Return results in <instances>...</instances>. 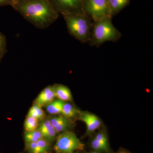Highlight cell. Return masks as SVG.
<instances>
[{"label": "cell", "instance_id": "cb8c5ba5", "mask_svg": "<svg viewBox=\"0 0 153 153\" xmlns=\"http://www.w3.org/2000/svg\"><path fill=\"white\" fill-rule=\"evenodd\" d=\"M87 153H99L98 152H95V151H94V152H90Z\"/></svg>", "mask_w": 153, "mask_h": 153}, {"label": "cell", "instance_id": "7c38bea8", "mask_svg": "<svg viewBox=\"0 0 153 153\" xmlns=\"http://www.w3.org/2000/svg\"><path fill=\"white\" fill-rule=\"evenodd\" d=\"M65 102L60 100H55L46 106V110L49 114L57 115L61 114Z\"/></svg>", "mask_w": 153, "mask_h": 153}, {"label": "cell", "instance_id": "8fae6325", "mask_svg": "<svg viewBox=\"0 0 153 153\" xmlns=\"http://www.w3.org/2000/svg\"><path fill=\"white\" fill-rule=\"evenodd\" d=\"M130 0H108L111 17L115 16L128 4Z\"/></svg>", "mask_w": 153, "mask_h": 153}, {"label": "cell", "instance_id": "44dd1931", "mask_svg": "<svg viewBox=\"0 0 153 153\" xmlns=\"http://www.w3.org/2000/svg\"><path fill=\"white\" fill-rule=\"evenodd\" d=\"M14 4L13 0H0V6L10 5L12 6Z\"/></svg>", "mask_w": 153, "mask_h": 153}, {"label": "cell", "instance_id": "6da1fadb", "mask_svg": "<svg viewBox=\"0 0 153 153\" xmlns=\"http://www.w3.org/2000/svg\"><path fill=\"white\" fill-rule=\"evenodd\" d=\"M36 27L44 30L58 19L59 13L49 0H22L12 6Z\"/></svg>", "mask_w": 153, "mask_h": 153}, {"label": "cell", "instance_id": "ac0fdd59", "mask_svg": "<svg viewBox=\"0 0 153 153\" xmlns=\"http://www.w3.org/2000/svg\"><path fill=\"white\" fill-rule=\"evenodd\" d=\"M7 52L6 36L0 32V63Z\"/></svg>", "mask_w": 153, "mask_h": 153}, {"label": "cell", "instance_id": "e0dca14e", "mask_svg": "<svg viewBox=\"0 0 153 153\" xmlns=\"http://www.w3.org/2000/svg\"><path fill=\"white\" fill-rule=\"evenodd\" d=\"M39 120L35 118L27 117L25 122V127L26 131H32L38 128Z\"/></svg>", "mask_w": 153, "mask_h": 153}, {"label": "cell", "instance_id": "ba28073f", "mask_svg": "<svg viewBox=\"0 0 153 153\" xmlns=\"http://www.w3.org/2000/svg\"><path fill=\"white\" fill-rule=\"evenodd\" d=\"M49 120L57 133L68 131V129L73 126L71 119L62 115L55 116L50 117Z\"/></svg>", "mask_w": 153, "mask_h": 153}, {"label": "cell", "instance_id": "7a4b0ae2", "mask_svg": "<svg viewBox=\"0 0 153 153\" xmlns=\"http://www.w3.org/2000/svg\"><path fill=\"white\" fill-rule=\"evenodd\" d=\"M111 19L108 17L93 22L88 42L91 46L99 47L105 42H116L121 38V33L114 27Z\"/></svg>", "mask_w": 153, "mask_h": 153}, {"label": "cell", "instance_id": "7402d4cb", "mask_svg": "<svg viewBox=\"0 0 153 153\" xmlns=\"http://www.w3.org/2000/svg\"><path fill=\"white\" fill-rule=\"evenodd\" d=\"M14 1V3L16 2L19 1H22V0H13Z\"/></svg>", "mask_w": 153, "mask_h": 153}, {"label": "cell", "instance_id": "d6986e66", "mask_svg": "<svg viewBox=\"0 0 153 153\" xmlns=\"http://www.w3.org/2000/svg\"><path fill=\"white\" fill-rule=\"evenodd\" d=\"M26 146L29 153H47L38 146L37 142L27 143Z\"/></svg>", "mask_w": 153, "mask_h": 153}, {"label": "cell", "instance_id": "2e32d148", "mask_svg": "<svg viewBox=\"0 0 153 153\" xmlns=\"http://www.w3.org/2000/svg\"><path fill=\"white\" fill-rule=\"evenodd\" d=\"M91 146L95 152L99 153L108 152L109 150V146H105L94 138L91 140Z\"/></svg>", "mask_w": 153, "mask_h": 153}, {"label": "cell", "instance_id": "603a6c76", "mask_svg": "<svg viewBox=\"0 0 153 153\" xmlns=\"http://www.w3.org/2000/svg\"><path fill=\"white\" fill-rule=\"evenodd\" d=\"M119 153H128L127 152H125V151H121Z\"/></svg>", "mask_w": 153, "mask_h": 153}, {"label": "cell", "instance_id": "277c9868", "mask_svg": "<svg viewBox=\"0 0 153 153\" xmlns=\"http://www.w3.org/2000/svg\"><path fill=\"white\" fill-rule=\"evenodd\" d=\"M84 145L72 132L60 133L56 138L54 149L57 153H72L84 149Z\"/></svg>", "mask_w": 153, "mask_h": 153}, {"label": "cell", "instance_id": "8992f818", "mask_svg": "<svg viewBox=\"0 0 153 153\" xmlns=\"http://www.w3.org/2000/svg\"><path fill=\"white\" fill-rule=\"evenodd\" d=\"M59 14H85L83 0H49Z\"/></svg>", "mask_w": 153, "mask_h": 153}, {"label": "cell", "instance_id": "3957f363", "mask_svg": "<svg viewBox=\"0 0 153 153\" xmlns=\"http://www.w3.org/2000/svg\"><path fill=\"white\" fill-rule=\"evenodd\" d=\"M69 34L82 44L88 43L93 22L85 14L62 15Z\"/></svg>", "mask_w": 153, "mask_h": 153}, {"label": "cell", "instance_id": "4fadbf2b", "mask_svg": "<svg viewBox=\"0 0 153 153\" xmlns=\"http://www.w3.org/2000/svg\"><path fill=\"white\" fill-rule=\"evenodd\" d=\"M79 111H80L70 103L65 102L63 105L61 114L68 118L71 119L78 116Z\"/></svg>", "mask_w": 153, "mask_h": 153}, {"label": "cell", "instance_id": "5b68a950", "mask_svg": "<svg viewBox=\"0 0 153 153\" xmlns=\"http://www.w3.org/2000/svg\"><path fill=\"white\" fill-rule=\"evenodd\" d=\"M84 13L93 22L111 17L108 0H83Z\"/></svg>", "mask_w": 153, "mask_h": 153}, {"label": "cell", "instance_id": "52a82bcc", "mask_svg": "<svg viewBox=\"0 0 153 153\" xmlns=\"http://www.w3.org/2000/svg\"><path fill=\"white\" fill-rule=\"evenodd\" d=\"M79 119L85 123L86 126V135H91L100 127L101 120L95 114L87 111H79Z\"/></svg>", "mask_w": 153, "mask_h": 153}, {"label": "cell", "instance_id": "30bf717a", "mask_svg": "<svg viewBox=\"0 0 153 153\" xmlns=\"http://www.w3.org/2000/svg\"><path fill=\"white\" fill-rule=\"evenodd\" d=\"M55 97L65 102L72 101V94L69 88L62 84H56L53 85Z\"/></svg>", "mask_w": 153, "mask_h": 153}, {"label": "cell", "instance_id": "9a60e30c", "mask_svg": "<svg viewBox=\"0 0 153 153\" xmlns=\"http://www.w3.org/2000/svg\"><path fill=\"white\" fill-rule=\"evenodd\" d=\"M43 138V136L38 128L30 131H26L25 134V140L27 143L37 142Z\"/></svg>", "mask_w": 153, "mask_h": 153}, {"label": "cell", "instance_id": "5bb4252c", "mask_svg": "<svg viewBox=\"0 0 153 153\" xmlns=\"http://www.w3.org/2000/svg\"><path fill=\"white\" fill-rule=\"evenodd\" d=\"M27 117L35 118L39 121L44 119L45 114L41 107L35 103L29 110Z\"/></svg>", "mask_w": 153, "mask_h": 153}, {"label": "cell", "instance_id": "ffe728a7", "mask_svg": "<svg viewBox=\"0 0 153 153\" xmlns=\"http://www.w3.org/2000/svg\"><path fill=\"white\" fill-rule=\"evenodd\" d=\"M94 138L98 140V141L104 144L105 146H109L107 136L106 134L104 132H100L96 135Z\"/></svg>", "mask_w": 153, "mask_h": 153}, {"label": "cell", "instance_id": "9c48e42d", "mask_svg": "<svg viewBox=\"0 0 153 153\" xmlns=\"http://www.w3.org/2000/svg\"><path fill=\"white\" fill-rule=\"evenodd\" d=\"M55 97L53 85H49L39 94L35 100V103L41 107L46 106L55 100Z\"/></svg>", "mask_w": 153, "mask_h": 153}]
</instances>
